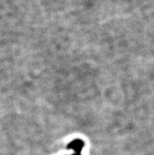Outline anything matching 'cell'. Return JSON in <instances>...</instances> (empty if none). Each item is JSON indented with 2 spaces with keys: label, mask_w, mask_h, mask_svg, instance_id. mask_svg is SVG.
I'll return each mask as SVG.
<instances>
[{
  "label": "cell",
  "mask_w": 154,
  "mask_h": 155,
  "mask_svg": "<svg viewBox=\"0 0 154 155\" xmlns=\"http://www.w3.org/2000/svg\"><path fill=\"white\" fill-rule=\"evenodd\" d=\"M84 147V143L83 140H74L71 142L68 145V149H71L72 150H74L75 153H80V152L82 151L83 148Z\"/></svg>",
  "instance_id": "cell-1"
},
{
  "label": "cell",
  "mask_w": 154,
  "mask_h": 155,
  "mask_svg": "<svg viewBox=\"0 0 154 155\" xmlns=\"http://www.w3.org/2000/svg\"><path fill=\"white\" fill-rule=\"evenodd\" d=\"M72 155H81V153H73V154Z\"/></svg>",
  "instance_id": "cell-2"
}]
</instances>
